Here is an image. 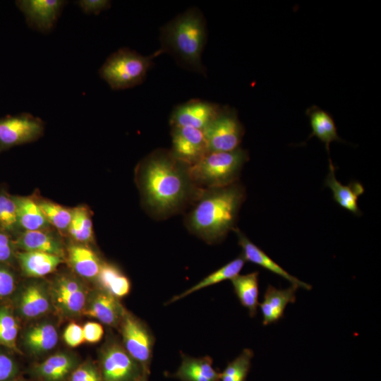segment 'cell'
<instances>
[{"label":"cell","mask_w":381,"mask_h":381,"mask_svg":"<svg viewBox=\"0 0 381 381\" xmlns=\"http://www.w3.org/2000/svg\"><path fill=\"white\" fill-rule=\"evenodd\" d=\"M249 159L248 152L241 147L231 152H209L199 162L187 168L190 181L221 188L236 183L244 164Z\"/></svg>","instance_id":"cell-4"},{"label":"cell","mask_w":381,"mask_h":381,"mask_svg":"<svg viewBox=\"0 0 381 381\" xmlns=\"http://www.w3.org/2000/svg\"><path fill=\"white\" fill-rule=\"evenodd\" d=\"M99 372L102 381H135L145 375L138 362L116 341H110L102 349Z\"/></svg>","instance_id":"cell-8"},{"label":"cell","mask_w":381,"mask_h":381,"mask_svg":"<svg viewBox=\"0 0 381 381\" xmlns=\"http://www.w3.org/2000/svg\"><path fill=\"white\" fill-rule=\"evenodd\" d=\"M126 312L117 298L101 289L90 297L83 314L106 325L116 327L120 325Z\"/></svg>","instance_id":"cell-15"},{"label":"cell","mask_w":381,"mask_h":381,"mask_svg":"<svg viewBox=\"0 0 381 381\" xmlns=\"http://www.w3.org/2000/svg\"><path fill=\"white\" fill-rule=\"evenodd\" d=\"M16 259L23 273L30 277H42L57 268L63 258L42 252L20 251L16 253Z\"/></svg>","instance_id":"cell-20"},{"label":"cell","mask_w":381,"mask_h":381,"mask_svg":"<svg viewBox=\"0 0 381 381\" xmlns=\"http://www.w3.org/2000/svg\"><path fill=\"white\" fill-rule=\"evenodd\" d=\"M178 370L171 377L181 381H220L221 373L212 366V359L208 356L193 358L182 354Z\"/></svg>","instance_id":"cell-19"},{"label":"cell","mask_w":381,"mask_h":381,"mask_svg":"<svg viewBox=\"0 0 381 381\" xmlns=\"http://www.w3.org/2000/svg\"><path fill=\"white\" fill-rule=\"evenodd\" d=\"M187 168L171 152L157 150L149 155L141 167V186L146 203L159 212L177 208L188 190Z\"/></svg>","instance_id":"cell-1"},{"label":"cell","mask_w":381,"mask_h":381,"mask_svg":"<svg viewBox=\"0 0 381 381\" xmlns=\"http://www.w3.org/2000/svg\"><path fill=\"white\" fill-rule=\"evenodd\" d=\"M66 3L62 0L16 1V5L25 15L28 25L43 33L53 29Z\"/></svg>","instance_id":"cell-12"},{"label":"cell","mask_w":381,"mask_h":381,"mask_svg":"<svg viewBox=\"0 0 381 381\" xmlns=\"http://www.w3.org/2000/svg\"><path fill=\"white\" fill-rule=\"evenodd\" d=\"M18 226L25 231L45 230L49 224L37 201L30 198L14 196Z\"/></svg>","instance_id":"cell-27"},{"label":"cell","mask_w":381,"mask_h":381,"mask_svg":"<svg viewBox=\"0 0 381 381\" xmlns=\"http://www.w3.org/2000/svg\"><path fill=\"white\" fill-rule=\"evenodd\" d=\"M52 303L64 316L73 317L83 313L87 292L82 282L68 274L54 279L49 289Z\"/></svg>","instance_id":"cell-9"},{"label":"cell","mask_w":381,"mask_h":381,"mask_svg":"<svg viewBox=\"0 0 381 381\" xmlns=\"http://www.w3.org/2000/svg\"><path fill=\"white\" fill-rule=\"evenodd\" d=\"M335 169L333 163H329V173L325 179V186L332 190L334 200L341 207L354 215L361 216V211L358 206V199L365 191L363 186L358 181L343 185L337 179Z\"/></svg>","instance_id":"cell-18"},{"label":"cell","mask_w":381,"mask_h":381,"mask_svg":"<svg viewBox=\"0 0 381 381\" xmlns=\"http://www.w3.org/2000/svg\"><path fill=\"white\" fill-rule=\"evenodd\" d=\"M96 279L102 289L117 298L124 297L130 292L129 279L113 265L102 262Z\"/></svg>","instance_id":"cell-29"},{"label":"cell","mask_w":381,"mask_h":381,"mask_svg":"<svg viewBox=\"0 0 381 381\" xmlns=\"http://www.w3.org/2000/svg\"><path fill=\"white\" fill-rule=\"evenodd\" d=\"M18 322L12 308L8 305L0 307V346L18 351L17 338Z\"/></svg>","instance_id":"cell-30"},{"label":"cell","mask_w":381,"mask_h":381,"mask_svg":"<svg viewBox=\"0 0 381 381\" xmlns=\"http://www.w3.org/2000/svg\"><path fill=\"white\" fill-rule=\"evenodd\" d=\"M70 381H102L100 372L92 363H85L77 368L69 376Z\"/></svg>","instance_id":"cell-37"},{"label":"cell","mask_w":381,"mask_h":381,"mask_svg":"<svg viewBox=\"0 0 381 381\" xmlns=\"http://www.w3.org/2000/svg\"><path fill=\"white\" fill-rule=\"evenodd\" d=\"M246 260L242 255L235 258L214 272L211 273L198 283L191 286L186 291L171 298L168 304L181 300L184 297L205 287L216 284L227 279H231L239 274Z\"/></svg>","instance_id":"cell-28"},{"label":"cell","mask_w":381,"mask_h":381,"mask_svg":"<svg viewBox=\"0 0 381 381\" xmlns=\"http://www.w3.org/2000/svg\"><path fill=\"white\" fill-rule=\"evenodd\" d=\"M160 54L159 49L152 55L143 56L128 48H121L106 59L99 73L112 90L133 87L145 80L154 59Z\"/></svg>","instance_id":"cell-5"},{"label":"cell","mask_w":381,"mask_h":381,"mask_svg":"<svg viewBox=\"0 0 381 381\" xmlns=\"http://www.w3.org/2000/svg\"><path fill=\"white\" fill-rule=\"evenodd\" d=\"M11 381H26V380H12Z\"/></svg>","instance_id":"cell-43"},{"label":"cell","mask_w":381,"mask_h":381,"mask_svg":"<svg viewBox=\"0 0 381 381\" xmlns=\"http://www.w3.org/2000/svg\"><path fill=\"white\" fill-rule=\"evenodd\" d=\"M83 332L85 342L95 344L102 339L104 329L98 322H87L83 327Z\"/></svg>","instance_id":"cell-41"},{"label":"cell","mask_w":381,"mask_h":381,"mask_svg":"<svg viewBox=\"0 0 381 381\" xmlns=\"http://www.w3.org/2000/svg\"><path fill=\"white\" fill-rule=\"evenodd\" d=\"M306 114L312 130L308 140L315 136L323 143L328 153L329 163L332 162L329 154L330 143L333 141L344 142L338 135L333 118L327 111L316 105L307 109Z\"/></svg>","instance_id":"cell-22"},{"label":"cell","mask_w":381,"mask_h":381,"mask_svg":"<svg viewBox=\"0 0 381 381\" xmlns=\"http://www.w3.org/2000/svg\"><path fill=\"white\" fill-rule=\"evenodd\" d=\"M15 248L8 234L0 228V264L8 265L16 258Z\"/></svg>","instance_id":"cell-38"},{"label":"cell","mask_w":381,"mask_h":381,"mask_svg":"<svg viewBox=\"0 0 381 381\" xmlns=\"http://www.w3.org/2000/svg\"><path fill=\"white\" fill-rule=\"evenodd\" d=\"M23 342L25 347L32 353H46L57 344V330L54 325L49 322L36 324L25 331Z\"/></svg>","instance_id":"cell-23"},{"label":"cell","mask_w":381,"mask_h":381,"mask_svg":"<svg viewBox=\"0 0 381 381\" xmlns=\"http://www.w3.org/2000/svg\"><path fill=\"white\" fill-rule=\"evenodd\" d=\"M72 210V218L68 229L70 236L79 243H88L93 236L92 222L87 209L76 207Z\"/></svg>","instance_id":"cell-31"},{"label":"cell","mask_w":381,"mask_h":381,"mask_svg":"<svg viewBox=\"0 0 381 381\" xmlns=\"http://www.w3.org/2000/svg\"><path fill=\"white\" fill-rule=\"evenodd\" d=\"M235 231L238 237V245L242 248V256L245 260L259 265L270 272L285 279L289 282L291 285H294L298 288H303L306 290L311 289L312 287L310 284L302 282L296 277L290 274L269 257L263 250L251 242L240 230L235 229Z\"/></svg>","instance_id":"cell-16"},{"label":"cell","mask_w":381,"mask_h":381,"mask_svg":"<svg viewBox=\"0 0 381 381\" xmlns=\"http://www.w3.org/2000/svg\"><path fill=\"white\" fill-rule=\"evenodd\" d=\"M172 155L189 167L199 162L209 152L202 130L190 127H171Z\"/></svg>","instance_id":"cell-11"},{"label":"cell","mask_w":381,"mask_h":381,"mask_svg":"<svg viewBox=\"0 0 381 381\" xmlns=\"http://www.w3.org/2000/svg\"><path fill=\"white\" fill-rule=\"evenodd\" d=\"M159 40L162 54L171 55L177 64L206 75L202 54L207 41L206 20L198 8H190L163 25Z\"/></svg>","instance_id":"cell-3"},{"label":"cell","mask_w":381,"mask_h":381,"mask_svg":"<svg viewBox=\"0 0 381 381\" xmlns=\"http://www.w3.org/2000/svg\"><path fill=\"white\" fill-rule=\"evenodd\" d=\"M222 108L217 104L192 99L174 109L170 123L171 127H190L202 131L217 116Z\"/></svg>","instance_id":"cell-13"},{"label":"cell","mask_w":381,"mask_h":381,"mask_svg":"<svg viewBox=\"0 0 381 381\" xmlns=\"http://www.w3.org/2000/svg\"><path fill=\"white\" fill-rule=\"evenodd\" d=\"M76 363L70 354L58 353L36 365L34 373L44 381H63L75 370Z\"/></svg>","instance_id":"cell-24"},{"label":"cell","mask_w":381,"mask_h":381,"mask_svg":"<svg viewBox=\"0 0 381 381\" xmlns=\"http://www.w3.org/2000/svg\"><path fill=\"white\" fill-rule=\"evenodd\" d=\"M44 128L42 120L28 113L0 118V151L36 140Z\"/></svg>","instance_id":"cell-10"},{"label":"cell","mask_w":381,"mask_h":381,"mask_svg":"<svg viewBox=\"0 0 381 381\" xmlns=\"http://www.w3.org/2000/svg\"><path fill=\"white\" fill-rule=\"evenodd\" d=\"M16 277L8 265L0 264V300L8 298L16 291Z\"/></svg>","instance_id":"cell-35"},{"label":"cell","mask_w":381,"mask_h":381,"mask_svg":"<svg viewBox=\"0 0 381 381\" xmlns=\"http://www.w3.org/2000/svg\"><path fill=\"white\" fill-rule=\"evenodd\" d=\"M298 288L291 285L286 289H277L269 285L263 301L259 303L263 325L276 323L284 317L286 306L296 302V292Z\"/></svg>","instance_id":"cell-17"},{"label":"cell","mask_w":381,"mask_h":381,"mask_svg":"<svg viewBox=\"0 0 381 381\" xmlns=\"http://www.w3.org/2000/svg\"><path fill=\"white\" fill-rule=\"evenodd\" d=\"M253 357V352L251 349H243L221 373L220 381H246Z\"/></svg>","instance_id":"cell-32"},{"label":"cell","mask_w":381,"mask_h":381,"mask_svg":"<svg viewBox=\"0 0 381 381\" xmlns=\"http://www.w3.org/2000/svg\"><path fill=\"white\" fill-rule=\"evenodd\" d=\"M135 381H147V376L145 375H142L140 377H139Z\"/></svg>","instance_id":"cell-42"},{"label":"cell","mask_w":381,"mask_h":381,"mask_svg":"<svg viewBox=\"0 0 381 381\" xmlns=\"http://www.w3.org/2000/svg\"><path fill=\"white\" fill-rule=\"evenodd\" d=\"M246 191L241 184L211 188L204 195L188 217L190 229L206 241L223 239L234 226Z\"/></svg>","instance_id":"cell-2"},{"label":"cell","mask_w":381,"mask_h":381,"mask_svg":"<svg viewBox=\"0 0 381 381\" xmlns=\"http://www.w3.org/2000/svg\"><path fill=\"white\" fill-rule=\"evenodd\" d=\"M71 267L79 276L86 279L97 278L102 263L97 255L82 244H73L67 250Z\"/></svg>","instance_id":"cell-25"},{"label":"cell","mask_w":381,"mask_h":381,"mask_svg":"<svg viewBox=\"0 0 381 381\" xmlns=\"http://www.w3.org/2000/svg\"><path fill=\"white\" fill-rule=\"evenodd\" d=\"M76 3L81 10L87 15H98L111 6V1L108 0H80Z\"/></svg>","instance_id":"cell-40"},{"label":"cell","mask_w":381,"mask_h":381,"mask_svg":"<svg viewBox=\"0 0 381 381\" xmlns=\"http://www.w3.org/2000/svg\"><path fill=\"white\" fill-rule=\"evenodd\" d=\"M49 224L58 230L68 231L72 210L48 200L37 201Z\"/></svg>","instance_id":"cell-33"},{"label":"cell","mask_w":381,"mask_h":381,"mask_svg":"<svg viewBox=\"0 0 381 381\" xmlns=\"http://www.w3.org/2000/svg\"><path fill=\"white\" fill-rule=\"evenodd\" d=\"M22 251H35L64 258V250L58 238L45 230L24 231L14 241Z\"/></svg>","instance_id":"cell-21"},{"label":"cell","mask_w":381,"mask_h":381,"mask_svg":"<svg viewBox=\"0 0 381 381\" xmlns=\"http://www.w3.org/2000/svg\"><path fill=\"white\" fill-rule=\"evenodd\" d=\"M209 152H231L239 148L244 128L236 111L222 107L217 116L202 130Z\"/></svg>","instance_id":"cell-6"},{"label":"cell","mask_w":381,"mask_h":381,"mask_svg":"<svg viewBox=\"0 0 381 381\" xmlns=\"http://www.w3.org/2000/svg\"><path fill=\"white\" fill-rule=\"evenodd\" d=\"M123 347L148 376L155 339L145 322L126 312L120 323Z\"/></svg>","instance_id":"cell-7"},{"label":"cell","mask_w":381,"mask_h":381,"mask_svg":"<svg viewBox=\"0 0 381 381\" xmlns=\"http://www.w3.org/2000/svg\"><path fill=\"white\" fill-rule=\"evenodd\" d=\"M15 304L22 318L32 319L46 314L52 303L49 289L41 283L31 282L21 289Z\"/></svg>","instance_id":"cell-14"},{"label":"cell","mask_w":381,"mask_h":381,"mask_svg":"<svg viewBox=\"0 0 381 381\" xmlns=\"http://www.w3.org/2000/svg\"><path fill=\"white\" fill-rule=\"evenodd\" d=\"M258 272L234 277L231 279L234 293L241 304L248 309L250 317L255 316L258 303Z\"/></svg>","instance_id":"cell-26"},{"label":"cell","mask_w":381,"mask_h":381,"mask_svg":"<svg viewBox=\"0 0 381 381\" xmlns=\"http://www.w3.org/2000/svg\"><path fill=\"white\" fill-rule=\"evenodd\" d=\"M18 226L17 207L14 196L0 192V228L6 232H14Z\"/></svg>","instance_id":"cell-34"},{"label":"cell","mask_w":381,"mask_h":381,"mask_svg":"<svg viewBox=\"0 0 381 381\" xmlns=\"http://www.w3.org/2000/svg\"><path fill=\"white\" fill-rule=\"evenodd\" d=\"M18 372L14 358L6 351L0 349V381L14 380Z\"/></svg>","instance_id":"cell-36"},{"label":"cell","mask_w":381,"mask_h":381,"mask_svg":"<svg viewBox=\"0 0 381 381\" xmlns=\"http://www.w3.org/2000/svg\"><path fill=\"white\" fill-rule=\"evenodd\" d=\"M66 344L71 347H76L84 341L83 327L75 322L69 323L63 334Z\"/></svg>","instance_id":"cell-39"}]
</instances>
